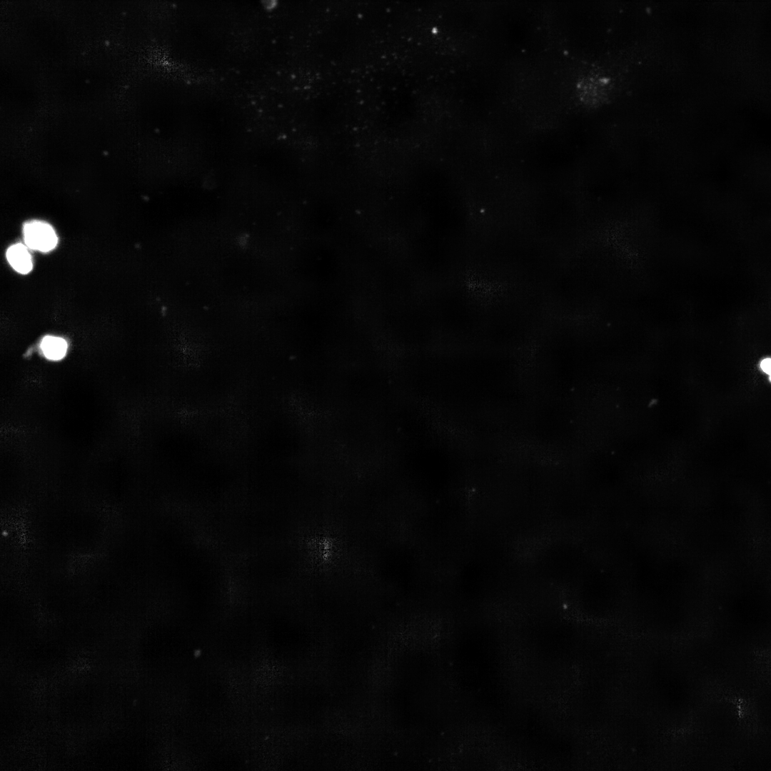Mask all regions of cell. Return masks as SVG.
<instances>
[{"instance_id":"1","label":"cell","mask_w":771,"mask_h":771,"mask_svg":"<svg viewBox=\"0 0 771 771\" xmlns=\"http://www.w3.org/2000/svg\"><path fill=\"white\" fill-rule=\"evenodd\" d=\"M23 231L25 243L31 249L48 252L57 244L56 234L47 223L40 221L27 222L24 226Z\"/></svg>"},{"instance_id":"2","label":"cell","mask_w":771,"mask_h":771,"mask_svg":"<svg viewBox=\"0 0 771 771\" xmlns=\"http://www.w3.org/2000/svg\"><path fill=\"white\" fill-rule=\"evenodd\" d=\"M6 258L12 268L20 273H28L33 268L27 246L21 243L10 246L6 251Z\"/></svg>"},{"instance_id":"3","label":"cell","mask_w":771,"mask_h":771,"mask_svg":"<svg viewBox=\"0 0 771 771\" xmlns=\"http://www.w3.org/2000/svg\"><path fill=\"white\" fill-rule=\"evenodd\" d=\"M41 348L46 358L59 361L66 353L67 343L62 338L47 336L42 339Z\"/></svg>"},{"instance_id":"4","label":"cell","mask_w":771,"mask_h":771,"mask_svg":"<svg viewBox=\"0 0 771 771\" xmlns=\"http://www.w3.org/2000/svg\"><path fill=\"white\" fill-rule=\"evenodd\" d=\"M760 368L769 376H771V358L763 359L760 363Z\"/></svg>"},{"instance_id":"5","label":"cell","mask_w":771,"mask_h":771,"mask_svg":"<svg viewBox=\"0 0 771 771\" xmlns=\"http://www.w3.org/2000/svg\"><path fill=\"white\" fill-rule=\"evenodd\" d=\"M769 377H770V382H771V376H769Z\"/></svg>"}]
</instances>
